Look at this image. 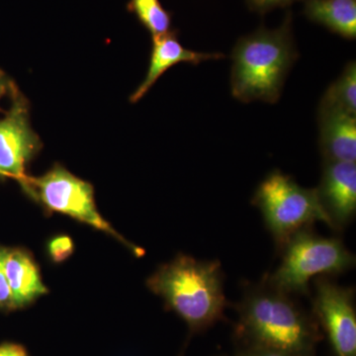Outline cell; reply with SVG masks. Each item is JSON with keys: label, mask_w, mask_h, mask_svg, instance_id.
Masks as SVG:
<instances>
[{"label": "cell", "mask_w": 356, "mask_h": 356, "mask_svg": "<svg viewBox=\"0 0 356 356\" xmlns=\"http://www.w3.org/2000/svg\"><path fill=\"white\" fill-rule=\"evenodd\" d=\"M314 313L337 356H356L355 291L327 276L315 280Z\"/></svg>", "instance_id": "8"}, {"label": "cell", "mask_w": 356, "mask_h": 356, "mask_svg": "<svg viewBox=\"0 0 356 356\" xmlns=\"http://www.w3.org/2000/svg\"><path fill=\"white\" fill-rule=\"evenodd\" d=\"M14 83L3 70H0V100L6 95H10L14 88Z\"/></svg>", "instance_id": "20"}, {"label": "cell", "mask_w": 356, "mask_h": 356, "mask_svg": "<svg viewBox=\"0 0 356 356\" xmlns=\"http://www.w3.org/2000/svg\"><path fill=\"white\" fill-rule=\"evenodd\" d=\"M74 252V243L67 236H60L53 238L49 243V254L55 262H63L69 259Z\"/></svg>", "instance_id": "16"}, {"label": "cell", "mask_w": 356, "mask_h": 356, "mask_svg": "<svg viewBox=\"0 0 356 356\" xmlns=\"http://www.w3.org/2000/svg\"><path fill=\"white\" fill-rule=\"evenodd\" d=\"M281 252L280 266L264 280L291 296L308 295L312 278L343 273L355 264V255L341 240L318 236L310 228L294 234Z\"/></svg>", "instance_id": "4"}, {"label": "cell", "mask_w": 356, "mask_h": 356, "mask_svg": "<svg viewBox=\"0 0 356 356\" xmlns=\"http://www.w3.org/2000/svg\"><path fill=\"white\" fill-rule=\"evenodd\" d=\"M316 191L331 228H346L355 216V163L324 161L322 178Z\"/></svg>", "instance_id": "9"}, {"label": "cell", "mask_w": 356, "mask_h": 356, "mask_svg": "<svg viewBox=\"0 0 356 356\" xmlns=\"http://www.w3.org/2000/svg\"><path fill=\"white\" fill-rule=\"evenodd\" d=\"M224 58L225 55L222 53H201L185 49L178 41L175 30L153 37V48L147 76L139 88L131 95L130 102L136 103L142 99L159 77L173 65L181 63L197 65L205 60H222Z\"/></svg>", "instance_id": "10"}, {"label": "cell", "mask_w": 356, "mask_h": 356, "mask_svg": "<svg viewBox=\"0 0 356 356\" xmlns=\"http://www.w3.org/2000/svg\"><path fill=\"white\" fill-rule=\"evenodd\" d=\"M320 149L325 161L355 163L356 118L337 111H318Z\"/></svg>", "instance_id": "11"}, {"label": "cell", "mask_w": 356, "mask_h": 356, "mask_svg": "<svg viewBox=\"0 0 356 356\" xmlns=\"http://www.w3.org/2000/svg\"><path fill=\"white\" fill-rule=\"evenodd\" d=\"M297 58L292 14L287 13L277 29L261 27L236 42L232 54V95L243 103L277 102Z\"/></svg>", "instance_id": "3"}, {"label": "cell", "mask_w": 356, "mask_h": 356, "mask_svg": "<svg viewBox=\"0 0 356 356\" xmlns=\"http://www.w3.org/2000/svg\"><path fill=\"white\" fill-rule=\"evenodd\" d=\"M3 266L15 309L29 305L48 293L36 262L26 250H3Z\"/></svg>", "instance_id": "12"}, {"label": "cell", "mask_w": 356, "mask_h": 356, "mask_svg": "<svg viewBox=\"0 0 356 356\" xmlns=\"http://www.w3.org/2000/svg\"><path fill=\"white\" fill-rule=\"evenodd\" d=\"M127 9L135 14L152 36H159L170 31L172 13L163 8L159 0H130Z\"/></svg>", "instance_id": "15"}, {"label": "cell", "mask_w": 356, "mask_h": 356, "mask_svg": "<svg viewBox=\"0 0 356 356\" xmlns=\"http://www.w3.org/2000/svg\"><path fill=\"white\" fill-rule=\"evenodd\" d=\"M0 308L15 309L14 306L13 292L7 280L3 266V250L0 248Z\"/></svg>", "instance_id": "17"}, {"label": "cell", "mask_w": 356, "mask_h": 356, "mask_svg": "<svg viewBox=\"0 0 356 356\" xmlns=\"http://www.w3.org/2000/svg\"><path fill=\"white\" fill-rule=\"evenodd\" d=\"M147 286L186 323L191 332L205 331L224 318L228 302L219 261L178 254L147 278Z\"/></svg>", "instance_id": "2"}, {"label": "cell", "mask_w": 356, "mask_h": 356, "mask_svg": "<svg viewBox=\"0 0 356 356\" xmlns=\"http://www.w3.org/2000/svg\"><path fill=\"white\" fill-rule=\"evenodd\" d=\"M238 356H287L277 351L261 350V348H250L245 353H241Z\"/></svg>", "instance_id": "21"}, {"label": "cell", "mask_w": 356, "mask_h": 356, "mask_svg": "<svg viewBox=\"0 0 356 356\" xmlns=\"http://www.w3.org/2000/svg\"><path fill=\"white\" fill-rule=\"evenodd\" d=\"M238 312L236 334L250 348L313 356L320 339L317 322L297 305L291 295L264 280L245 290Z\"/></svg>", "instance_id": "1"}, {"label": "cell", "mask_w": 356, "mask_h": 356, "mask_svg": "<svg viewBox=\"0 0 356 356\" xmlns=\"http://www.w3.org/2000/svg\"><path fill=\"white\" fill-rule=\"evenodd\" d=\"M24 191L51 212L67 215L120 241L133 254L142 257L144 250L126 241L98 212L92 185L56 165L40 177L28 178Z\"/></svg>", "instance_id": "6"}, {"label": "cell", "mask_w": 356, "mask_h": 356, "mask_svg": "<svg viewBox=\"0 0 356 356\" xmlns=\"http://www.w3.org/2000/svg\"><path fill=\"white\" fill-rule=\"evenodd\" d=\"M0 356H28L22 346L18 344L6 343L0 346Z\"/></svg>", "instance_id": "19"}, {"label": "cell", "mask_w": 356, "mask_h": 356, "mask_svg": "<svg viewBox=\"0 0 356 356\" xmlns=\"http://www.w3.org/2000/svg\"><path fill=\"white\" fill-rule=\"evenodd\" d=\"M252 204L261 211L276 247L283 248L297 232L317 221L331 227L318 201L317 191L305 188L290 175L273 170L257 186Z\"/></svg>", "instance_id": "5"}, {"label": "cell", "mask_w": 356, "mask_h": 356, "mask_svg": "<svg viewBox=\"0 0 356 356\" xmlns=\"http://www.w3.org/2000/svg\"><path fill=\"white\" fill-rule=\"evenodd\" d=\"M10 95V108L0 120V175L14 178L24 188L29 178L26 165L39 153L42 143L30 124L27 100L16 86Z\"/></svg>", "instance_id": "7"}, {"label": "cell", "mask_w": 356, "mask_h": 356, "mask_svg": "<svg viewBox=\"0 0 356 356\" xmlns=\"http://www.w3.org/2000/svg\"><path fill=\"white\" fill-rule=\"evenodd\" d=\"M304 13L312 22L324 26L334 34L355 39V0H306Z\"/></svg>", "instance_id": "13"}, {"label": "cell", "mask_w": 356, "mask_h": 356, "mask_svg": "<svg viewBox=\"0 0 356 356\" xmlns=\"http://www.w3.org/2000/svg\"><path fill=\"white\" fill-rule=\"evenodd\" d=\"M300 0H247L248 8L254 13L266 14L278 7L291 6Z\"/></svg>", "instance_id": "18"}, {"label": "cell", "mask_w": 356, "mask_h": 356, "mask_svg": "<svg viewBox=\"0 0 356 356\" xmlns=\"http://www.w3.org/2000/svg\"><path fill=\"white\" fill-rule=\"evenodd\" d=\"M318 111H337L356 115V64L348 63L337 81L329 86L320 102Z\"/></svg>", "instance_id": "14"}]
</instances>
